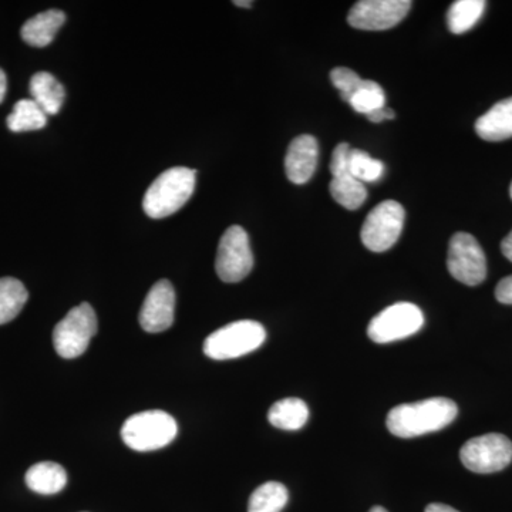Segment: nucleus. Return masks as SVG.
Instances as JSON below:
<instances>
[{
	"mask_svg": "<svg viewBox=\"0 0 512 512\" xmlns=\"http://www.w3.org/2000/svg\"><path fill=\"white\" fill-rule=\"evenodd\" d=\"M289 493L284 484L269 481L259 485L249 498L248 512H281L288 504Z\"/></svg>",
	"mask_w": 512,
	"mask_h": 512,
	"instance_id": "4be33fe9",
	"label": "nucleus"
},
{
	"mask_svg": "<svg viewBox=\"0 0 512 512\" xmlns=\"http://www.w3.org/2000/svg\"><path fill=\"white\" fill-rule=\"evenodd\" d=\"M6 124L13 133L36 131L46 126L47 114L32 99L20 100L13 107Z\"/></svg>",
	"mask_w": 512,
	"mask_h": 512,
	"instance_id": "412c9836",
	"label": "nucleus"
},
{
	"mask_svg": "<svg viewBox=\"0 0 512 512\" xmlns=\"http://www.w3.org/2000/svg\"><path fill=\"white\" fill-rule=\"evenodd\" d=\"M329 191L338 204L350 211L362 207L367 198L365 184L360 183L350 174L333 178Z\"/></svg>",
	"mask_w": 512,
	"mask_h": 512,
	"instance_id": "5701e85b",
	"label": "nucleus"
},
{
	"mask_svg": "<svg viewBox=\"0 0 512 512\" xmlns=\"http://www.w3.org/2000/svg\"><path fill=\"white\" fill-rule=\"evenodd\" d=\"M394 117H396V114H394V111L389 109V107H383V109L367 114V119L372 121V123H382L384 120H393Z\"/></svg>",
	"mask_w": 512,
	"mask_h": 512,
	"instance_id": "c85d7f7f",
	"label": "nucleus"
},
{
	"mask_svg": "<svg viewBox=\"0 0 512 512\" xmlns=\"http://www.w3.org/2000/svg\"><path fill=\"white\" fill-rule=\"evenodd\" d=\"M458 414L457 404L446 397L400 404L387 414L386 426L393 436L414 439L450 426Z\"/></svg>",
	"mask_w": 512,
	"mask_h": 512,
	"instance_id": "f257e3e1",
	"label": "nucleus"
},
{
	"mask_svg": "<svg viewBox=\"0 0 512 512\" xmlns=\"http://www.w3.org/2000/svg\"><path fill=\"white\" fill-rule=\"evenodd\" d=\"M97 332L96 312L89 303L76 306L53 330V345L63 359L82 356Z\"/></svg>",
	"mask_w": 512,
	"mask_h": 512,
	"instance_id": "39448f33",
	"label": "nucleus"
},
{
	"mask_svg": "<svg viewBox=\"0 0 512 512\" xmlns=\"http://www.w3.org/2000/svg\"><path fill=\"white\" fill-rule=\"evenodd\" d=\"M6 90H8V80H6V74L0 69V103L5 100Z\"/></svg>",
	"mask_w": 512,
	"mask_h": 512,
	"instance_id": "2f4dec72",
	"label": "nucleus"
},
{
	"mask_svg": "<svg viewBox=\"0 0 512 512\" xmlns=\"http://www.w3.org/2000/svg\"><path fill=\"white\" fill-rule=\"evenodd\" d=\"M254 268V255L247 231L239 225L229 227L224 232L218 247L215 269L221 281L237 284L247 278Z\"/></svg>",
	"mask_w": 512,
	"mask_h": 512,
	"instance_id": "1a4fd4ad",
	"label": "nucleus"
},
{
	"mask_svg": "<svg viewBox=\"0 0 512 512\" xmlns=\"http://www.w3.org/2000/svg\"><path fill=\"white\" fill-rule=\"evenodd\" d=\"M25 285L15 278H0V325L10 322L28 302Z\"/></svg>",
	"mask_w": 512,
	"mask_h": 512,
	"instance_id": "6ab92c4d",
	"label": "nucleus"
},
{
	"mask_svg": "<svg viewBox=\"0 0 512 512\" xmlns=\"http://www.w3.org/2000/svg\"><path fill=\"white\" fill-rule=\"evenodd\" d=\"M349 104L356 113L367 116L373 111L386 107V94H384L380 84L372 82V80H363L359 89L349 100Z\"/></svg>",
	"mask_w": 512,
	"mask_h": 512,
	"instance_id": "b1692460",
	"label": "nucleus"
},
{
	"mask_svg": "<svg viewBox=\"0 0 512 512\" xmlns=\"http://www.w3.org/2000/svg\"><path fill=\"white\" fill-rule=\"evenodd\" d=\"M461 463L477 474L504 470L512 461V443L504 434L491 433L474 437L460 451Z\"/></svg>",
	"mask_w": 512,
	"mask_h": 512,
	"instance_id": "6e6552de",
	"label": "nucleus"
},
{
	"mask_svg": "<svg viewBox=\"0 0 512 512\" xmlns=\"http://www.w3.org/2000/svg\"><path fill=\"white\" fill-rule=\"evenodd\" d=\"M175 291L167 279H161L148 292L140 312L141 328L148 333H160L174 323Z\"/></svg>",
	"mask_w": 512,
	"mask_h": 512,
	"instance_id": "f8f14e48",
	"label": "nucleus"
},
{
	"mask_svg": "<svg viewBox=\"0 0 512 512\" xmlns=\"http://www.w3.org/2000/svg\"><path fill=\"white\" fill-rule=\"evenodd\" d=\"M495 298L504 305H512V275L501 279L495 288Z\"/></svg>",
	"mask_w": 512,
	"mask_h": 512,
	"instance_id": "cd10ccee",
	"label": "nucleus"
},
{
	"mask_svg": "<svg viewBox=\"0 0 512 512\" xmlns=\"http://www.w3.org/2000/svg\"><path fill=\"white\" fill-rule=\"evenodd\" d=\"M478 136L497 143L512 137V97L498 101L476 123Z\"/></svg>",
	"mask_w": 512,
	"mask_h": 512,
	"instance_id": "4468645a",
	"label": "nucleus"
},
{
	"mask_svg": "<svg viewBox=\"0 0 512 512\" xmlns=\"http://www.w3.org/2000/svg\"><path fill=\"white\" fill-rule=\"evenodd\" d=\"M330 80H332L333 86L339 90L340 99L345 100L349 103L352 99L353 94L359 89L363 79H360L359 74L348 69V67H336L330 72Z\"/></svg>",
	"mask_w": 512,
	"mask_h": 512,
	"instance_id": "a878e982",
	"label": "nucleus"
},
{
	"mask_svg": "<svg viewBox=\"0 0 512 512\" xmlns=\"http://www.w3.org/2000/svg\"><path fill=\"white\" fill-rule=\"evenodd\" d=\"M423 325L424 315L419 306L410 302H399L370 320L367 335L373 342L384 345L416 335Z\"/></svg>",
	"mask_w": 512,
	"mask_h": 512,
	"instance_id": "0eeeda50",
	"label": "nucleus"
},
{
	"mask_svg": "<svg viewBox=\"0 0 512 512\" xmlns=\"http://www.w3.org/2000/svg\"><path fill=\"white\" fill-rule=\"evenodd\" d=\"M501 251H503L505 258L512 262V231L501 242Z\"/></svg>",
	"mask_w": 512,
	"mask_h": 512,
	"instance_id": "c756f323",
	"label": "nucleus"
},
{
	"mask_svg": "<svg viewBox=\"0 0 512 512\" xmlns=\"http://www.w3.org/2000/svg\"><path fill=\"white\" fill-rule=\"evenodd\" d=\"M266 330L255 320H238L215 330L204 342V353L214 360L237 359L264 345Z\"/></svg>",
	"mask_w": 512,
	"mask_h": 512,
	"instance_id": "7ed1b4c3",
	"label": "nucleus"
},
{
	"mask_svg": "<svg viewBox=\"0 0 512 512\" xmlns=\"http://www.w3.org/2000/svg\"><path fill=\"white\" fill-rule=\"evenodd\" d=\"M26 484L37 494H57L66 487L67 473L60 464L43 461L29 468L26 473Z\"/></svg>",
	"mask_w": 512,
	"mask_h": 512,
	"instance_id": "f3484780",
	"label": "nucleus"
},
{
	"mask_svg": "<svg viewBox=\"0 0 512 512\" xmlns=\"http://www.w3.org/2000/svg\"><path fill=\"white\" fill-rule=\"evenodd\" d=\"M318 160V140L309 134L296 137L285 158V171L289 181L296 185L308 183L318 168Z\"/></svg>",
	"mask_w": 512,
	"mask_h": 512,
	"instance_id": "ddd939ff",
	"label": "nucleus"
},
{
	"mask_svg": "<svg viewBox=\"0 0 512 512\" xmlns=\"http://www.w3.org/2000/svg\"><path fill=\"white\" fill-rule=\"evenodd\" d=\"M177 433V421L161 410L134 414L121 429L124 443L136 451H153L168 446Z\"/></svg>",
	"mask_w": 512,
	"mask_h": 512,
	"instance_id": "20e7f679",
	"label": "nucleus"
},
{
	"mask_svg": "<svg viewBox=\"0 0 512 512\" xmlns=\"http://www.w3.org/2000/svg\"><path fill=\"white\" fill-rule=\"evenodd\" d=\"M30 94L32 100L47 116H55L62 109L64 103V87L53 74L47 72L36 73L30 80Z\"/></svg>",
	"mask_w": 512,
	"mask_h": 512,
	"instance_id": "dca6fc26",
	"label": "nucleus"
},
{
	"mask_svg": "<svg viewBox=\"0 0 512 512\" xmlns=\"http://www.w3.org/2000/svg\"><path fill=\"white\" fill-rule=\"evenodd\" d=\"M268 420L281 430H301L309 420L308 404L296 397L279 400L269 409Z\"/></svg>",
	"mask_w": 512,
	"mask_h": 512,
	"instance_id": "a211bd4d",
	"label": "nucleus"
},
{
	"mask_svg": "<svg viewBox=\"0 0 512 512\" xmlns=\"http://www.w3.org/2000/svg\"><path fill=\"white\" fill-rule=\"evenodd\" d=\"M447 266L451 276L464 285L477 286L487 278V259L483 248L467 232H457L451 238Z\"/></svg>",
	"mask_w": 512,
	"mask_h": 512,
	"instance_id": "9d476101",
	"label": "nucleus"
},
{
	"mask_svg": "<svg viewBox=\"0 0 512 512\" xmlns=\"http://www.w3.org/2000/svg\"><path fill=\"white\" fill-rule=\"evenodd\" d=\"M510 194H511V198H512V184H511V188H510Z\"/></svg>",
	"mask_w": 512,
	"mask_h": 512,
	"instance_id": "f704fd0d",
	"label": "nucleus"
},
{
	"mask_svg": "<svg viewBox=\"0 0 512 512\" xmlns=\"http://www.w3.org/2000/svg\"><path fill=\"white\" fill-rule=\"evenodd\" d=\"M350 151L352 148L346 143H340L333 151L332 161H330V173L333 178L349 174Z\"/></svg>",
	"mask_w": 512,
	"mask_h": 512,
	"instance_id": "bb28decb",
	"label": "nucleus"
},
{
	"mask_svg": "<svg viewBox=\"0 0 512 512\" xmlns=\"http://www.w3.org/2000/svg\"><path fill=\"white\" fill-rule=\"evenodd\" d=\"M424 512H460L454 510V508L448 507V505L444 504H430L427 505L426 511Z\"/></svg>",
	"mask_w": 512,
	"mask_h": 512,
	"instance_id": "7c9ffc66",
	"label": "nucleus"
},
{
	"mask_svg": "<svg viewBox=\"0 0 512 512\" xmlns=\"http://www.w3.org/2000/svg\"><path fill=\"white\" fill-rule=\"evenodd\" d=\"M197 171L174 167L158 175L144 195L143 208L153 220L170 217L187 204L194 194Z\"/></svg>",
	"mask_w": 512,
	"mask_h": 512,
	"instance_id": "f03ea898",
	"label": "nucleus"
},
{
	"mask_svg": "<svg viewBox=\"0 0 512 512\" xmlns=\"http://www.w3.org/2000/svg\"><path fill=\"white\" fill-rule=\"evenodd\" d=\"M234 5L241 6V8H251L252 2H249V0H237V2H234Z\"/></svg>",
	"mask_w": 512,
	"mask_h": 512,
	"instance_id": "473e14b6",
	"label": "nucleus"
},
{
	"mask_svg": "<svg viewBox=\"0 0 512 512\" xmlns=\"http://www.w3.org/2000/svg\"><path fill=\"white\" fill-rule=\"evenodd\" d=\"M487 3L484 0H457L447 13V25L451 33L461 35L473 28L483 16Z\"/></svg>",
	"mask_w": 512,
	"mask_h": 512,
	"instance_id": "aec40b11",
	"label": "nucleus"
},
{
	"mask_svg": "<svg viewBox=\"0 0 512 512\" xmlns=\"http://www.w3.org/2000/svg\"><path fill=\"white\" fill-rule=\"evenodd\" d=\"M64 22H66V15L62 10H46L30 18L20 30V35L30 46L46 47L53 42Z\"/></svg>",
	"mask_w": 512,
	"mask_h": 512,
	"instance_id": "2eb2a0df",
	"label": "nucleus"
},
{
	"mask_svg": "<svg viewBox=\"0 0 512 512\" xmlns=\"http://www.w3.org/2000/svg\"><path fill=\"white\" fill-rule=\"evenodd\" d=\"M404 218L402 204L393 200L380 202L363 222L360 231L363 245L372 252L389 251L402 235Z\"/></svg>",
	"mask_w": 512,
	"mask_h": 512,
	"instance_id": "423d86ee",
	"label": "nucleus"
},
{
	"mask_svg": "<svg viewBox=\"0 0 512 512\" xmlns=\"http://www.w3.org/2000/svg\"><path fill=\"white\" fill-rule=\"evenodd\" d=\"M369 512H387L383 507H373Z\"/></svg>",
	"mask_w": 512,
	"mask_h": 512,
	"instance_id": "72a5a7b5",
	"label": "nucleus"
},
{
	"mask_svg": "<svg viewBox=\"0 0 512 512\" xmlns=\"http://www.w3.org/2000/svg\"><path fill=\"white\" fill-rule=\"evenodd\" d=\"M384 173L382 161L372 158L365 151L353 148L350 151L349 174L360 183H375Z\"/></svg>",
	"mask_w": 512,
	"mask_h": 512,
	"instance_id": "393cba45",
	"label": "nucleus"
},
{
	"mask_svg": "<svg viewBox=\"0 0 512 512\" xmlns=\"http://www.w3.org/2000/svg\"><path fill=\"white\" fill-rule=\"evenodd\" d=\"M409 0H362L350 9L348 22L359 30H387L399 25L412 9Z\"/></svg>",
	"mask_w": 512,
	"mask_h": 512,
	"instance_id": "9b49d317",
	"label": "nucleus"
}]
</instances>
